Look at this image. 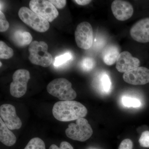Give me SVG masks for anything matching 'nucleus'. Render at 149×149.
<instances>
[{"label": "nucleus", "mask_w": 149, "mask_h": 149, "mask_svg": "<svg viewBox=\"0 0 149 149\" xmlns=\"http://www.w3.org/2000/svg\"><path fill=\"white\" fill-rule=\"evenodd\" d=\"M52 113L59 121L68 122L85 117L88 110L83 104L76 101H61L54 104Z\"/></svg>", "instance_id": "f257e3e1"}, {"label": "nucleus", "mask_w": 149, "mask_h": 149, "mask_svg": "<svg viewBox=\"0 0 149 149\" xmlns=\"http://www.w3.org/2000/svg\"><path fill=\"white\" fill-rule=\"evenodd\" d=\"M47 91L61 101L73 100L77 97L71 83L64 78H56L51 81L47 86Z\"/></svg>", "instance_id": "f03ea898"}, {"label": "nucleus", "mask_w": 149, "mask_h": 149, "mask_svg": "<svg viewBox=\"0 0 149 149\" xmlns=\"http://www.w3.org/2000/svg\"><path fill=\"white\" fill-rule=\"evenodd\" d=\"M48 46L43 41L32 42L29 47V61L33 64L47 67L52 64L53 57L48 52Z\"/></svg>", "instance_id": "7ed1b4c3"}, {"label": "nucleus", "mask_w": 149, "mask_h": 149, "mask_svg": "<svg viewBox=\"0 0 149 149\" xmlns=\"http://www.w3.org/2000/svg\"><path fill=\"white\" fill-rule=\"evenodd\" d=\"M66 136L70 139L84 142L90 139L93 130L88 120L84 118L76 120V123H71L65 131Z\"/></svg>", "instance_id": "20e7f679"}, {"label": "nucleus", "mask_w": 149, "mask_h": 149, "mask_svg": "<svg viewBox=\"0 0 149 149\" xmlns=\"http://www.w3.org/2000/svg\"><path fill=\"white\" fill-rule=\"evenodd\" d=\"M18 14L22 21L37 32H45L49 28V23L47 19L28 8H20Z\"/></svg>", "instance_id": "39448f33"}, {"label": "nucleus", "mask_w": 149, "mask_h": 149, "mask_svg": "<svg viewBox=\"0 0 149 149\" xmlns=\"http://www.w3.org/2000/svg\"><path fill=\"white\" fill-rule=\"evenodd\" d=\"M30 78V73L27 70L19 69L15 71L10 85L11 95L15 98L24 96L27 92V83Z\"/></svg>", "instance_id": "423d86ee"}, {"label": "nucleus", "mask_w": 149, "mask_h": 149, "mask_svg": "<svg viewBox=\"0 0 149 149\" xmlns=\"http://www.w3.org/2000/svg\"><path fill=\"white\" fill-rule=\"evenodd\" d=\"M29 6L31 10L49 22H52L58 16L57 10L49 1L32 0L29 2Z\"/></svg>", "instance_id": "0eeeda50"}, {"label": "nucleus", "mask_w": 149, "mask_h": 149, "mask_svg": "<svg viewBox=\"0 0 149 149\" xmlns=\"http://www.w3.org/2000/svg\"><path fill=\"white\" fill-rule=\"evenodd\" d=\"M74 37L79 48L86 50L90 49L93 42V31L91 24L87 22L80 23L76 27Z\"/></svg>", "instance_id": "6e6552de"}, {"label": "nucleus", "mask_w": 149, "mask_h": 149, "mask_svg": "<svg viewBox=\"0 0 149 149\" xmlns=\"http://www.w3.org/2000/svg\"><path fill=\"white\" fill-rule=\"evenodd\" d=\"M0 116L10 130L21 128L22 122L17 115L15 107L10 104H3L0 107Z\"/></svg>", "instance_id": "1a4fd4ad"}, {"label": "nucleus", "mask_w": 149, "mask_h": 149, "mask_svg": "<svg viewBox=\"0 0 149 149\" xmlns=\"http://www.w3.org/2000/svg\"><path fill=\"white\" fill-rule=\"evenodd\" d=\"M123 78L125 82L130 85H146L149 83V69L139 67L124 73Z\"/></svg>", "instance_id": "9d476101"}, {"label": "nucleus", "mask_w": 149, "mask_h": 149, "mask_svg": "<svg viewBox=\"0 0 149 149\" xmlns=\"http://www.w3.org/2000/svg\"><path fill=\"white\" fill-rule=\"evenodd\" d=\"M130 33L132 38L137 42H149V17L136 22L130 28Z\"/></svg>", "instance_id": "9b49d317"}, {"label": "nucleus", "mask_w": 149, "mask_h": 149, "mask_svg": "<svg viewBox=\"0 0 149 149\" xmlns=\"http://www.w3.org/2000/svg\"><path fill=\"white\" fill-rule=\"evenodd\" d=\"M111 8L113 15L119 21H124L129 19L134 12L133 6L126 1H113L111 4Z\"/></svg>", "instance_id": "f8f14e48"}, {"label": "nucleus", "mask_w": 149, "mask_h": 149, "mask_svg": "<svg viewBox=\"0 0 149 149\" xmlns=\"http://www.w3.org/2000/svg\"><path fill=\"white\" fill-rule=\"evenodd\" d=\"M140 64L139 59L133 57L129 52L124 51L120 53L118 56L116 68L118 72L125 73L139 67Z\"/></svg>", "instance_id": "ddd939ff"}, {"label": "nucleus", "mask_w": 149, "mask_h": 149, "mask_svg": "<svg viewBox=\"0 0 149 149\" xmlns=\"http://www.w3.org/2000/svg\"><path fill=\"white\" fill-rule=\"evenodd\" d=\"M15 134L8 128L2 118H0V141L7 146H11L16 143Z\"/></svg>", "instance_id": "4468645a"}, {"label": "nucleus", "mask_w": 149, "mask_h": 149, "mask_svg": "<svg viewBox=\"0 0 149 149\" xmlns=\"http://www.w3.org/2000/svg\"><path fill=\"white\" fill-rule=\"evenodd\" d=\"M120 54L119 49L117 46L114 45L107 46L102 52L104 62L107 65H112L117 61Z\"/></svg>", "instance_id": "2eb2a0df"}, {"label": "nucleus", "mask_w": 149, "mask_h": 149, "mask_svg": "<svg viewBox=\"0 0 149 149\" xmlns=\"http://www.w3.org/2000/svg\"><path fill=\"white\" fill-rule=\"evenodd\" d=\"M32 37L29 32L17 30L14 32L13 40L19 47H23L30 45L32 42Z\"/></svg>", "instance_id": "dca6fc26"}, {"label": "nucleus", "mask_w": 149, "mask_h": 149, "mask_svg": "<svg viewBox=\"0 0 149 149\" xmlns=\"http://www.w3.org/2000/svg\"><path fill=\"white\" fill-rule=\"evenodd\" d=\"M13 49L9 47L3 41H0V58L3 59H8L13 56Z\"/></svg>", "instance_id": "f3484780"}, {"label": "nucleus", "mask_w": 149, "mask_h": 149, "mask_svg": "<svg viewBox=\"0 0 149 149\" xmlns=\"http://www.w3.org/2000/svg\"><path fill=\"white\" fill-rule=\"evenodd\" d=\"M121 103L126 107L139 108L141 107L142 103L139 99L132 97L124 96L121 99Z\"/></svg>", "instance_id": "a211bd4d"}, {"label": "nucleus", "mask_w": 149, "mask_h": 149, "mask_svg": "<svg viewBox=\"0 0 149 149\" xmlns=\"http://www.w3.org/2000/svg\"><path fill=\"white\" fill-rule=\"evenodd\" d=\"M24 149H46L45 145L40 138H34L28 142Z\"/></svg>", "instance_id": "6ab92c4d"}, {"label": "nucleus", "mask_w": 149, "mask_h": 149, "mask_svg": "<svg viewBox=\"0 0 149 149\" xmlns=\"http://www.w3.org/2000/svg\"><path fill=\"white\" fill-rule=\"evenodd\" d=\"M100 80L101 85L103 91L106 93L110 92L112 83L109 76L106 73H104L102 75Z\"/></svg>", "instance_id": "aec40b11"}, {"label": "nucleus", "mask_w": 149, "mask_h": 149, "mask_svg": "<svg viewBox=\"0 0 149 149\" xmlns=\"http://www.w3.org/2000/svg\"><path fill=\"white\" fill-rule=\"evenodd\" d=\"M95 66V60L92 58H84L81 62V68L85 71H90L94 68Z\"/></svg>", "instance_id": "412c9836"}, {"label": "nucleus", "mask_w": 149, "mask_h": 149, "mask_svg": "<svg viewBox=\"0 0 149 149\" xmlns=\"http://www.w3.org/2000/svg\"><path fill=\"white\" fill-rule=\"evenodd\" d=\"M72 58V55L70 53H66L56 58L54 63V65L55 66H60L68 61L71 60Z\"/></svg>", "instance_id": "4be33fe9"}, {"label": "nucleus", "mask_w": 149, "mask_h": 149, "mask_svg": "<svg viewBox=\"0 0 149 149\" xmlns=\"http://www.w3.org/2000/svg\"><path fill=\"white\" fill-rule=\"evenodd\" d=\"M139 141L141 147L149 148V131H145L143 132Z\"/></svg>", "instance_id": "5701e85b"}, {"label": "nucleus", "mask_w": 149, "mask_h": 149, "mask_svg": "<svg viewBox=\"0 0 149 149\" xmlns=\"http://www.w3.org/2000/svg\"><path fill=\"white\" fill-rule=\"evenodd\" d=\"M9 27V24L6 19L4 14L0 11V31L4 32L6 31Z\"/></svg>", "instance_id": "b1692460"}, {"label": "nucleus", "mask_w": 149, "mask_h": 149, "mask_svg": "<svg viewBox=\"0 0 149 149\" xmlns=\"http://www.w3.org/2000/svg\"><path fill=\"white\" fill-rule=\"evenodd\" d=\"M133 143L130 139H125L120 143L118 149H133Z\"/></svg>", "instance_id": "393cba45"}, {"label": "nucleus", "mask_w": 149, "mask_h": 149, "mask_svg": "<svg viewBox=\"0 0 149 149\" xmlns=\"http://www.w3.org/2000/svg\"><path fill=\"white\" fill-rule=\"evenodd\" d=\"M49 149H73V148L68 142L63 141L61 143L59 147L55 144H52L49 147Z\"/></svg>", "instance_id": "a878e982"}, {"label": "nucleus", "mask_w": 149, "mask_h": 149, "mask_svg": "<svg viewBox=\"0 0 149 149\" xmlns=\"http://www.w3.org/2000/svg\"><path fill=\"white\" fill-rule=\"evenodd\" d=\"M56 8L62 9L65 6L66 4L65 0H50L49 1Z\"/></svg>", "instance_id": "bb28decb"}, {"label": "nucleus", "mask_w": 149, "mask_h": 149, "mask_svg": "<svg viewBox=\"0 0 149 149\" xmlns=\"http://www.w3.org/2000/svg\"><path fill=\"white\" fill-rule=\"evenodd\" d=\"M73 1L77 3V4L80 6H85L88 5L91 2V1L89 0H75Z\"/></svg>", "instance_id": "cd10ccee"}, {"label": "nucleus", "mask_w": 149, "mask_h": 149, "mask_svg": "<svg viewBox=\"0 0 149 149\" xmlns=\"http://www.w3.org/2000/svg\"><path fill=\"white\" fill-rule=\"evenodd\" d=\"M0 63H1V65H2V63H1V62H0Z\"/></svg>", "instance_id": "c85d7f7f"}]
</instances>
